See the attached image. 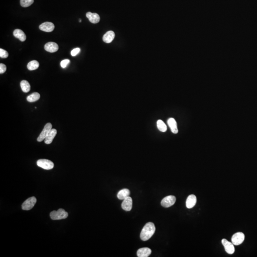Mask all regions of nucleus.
Wrapping results in <instances>:
<instances>
[{
    "label": "nucleus",
    "instance_id": "obj_1",
    "mask_svg": "<svg viewBox=\"0 0 257 257\" xmlns=\"http://www.w3.org/2000/svg\"><path fill=\"white\" fill-rule=\"evenodd\" d=\"M156 228L155 225L152 222H150L147 223L141 232V239L143 241L148 240L153 236L155 232Z\"/></svg>",
    "mask_w": 257,
    "mask_h": 257
},
{
    "label": "nucleus",
    "instance_id": "obj_2",
    "mask_svg": "<svg viewBox=\"0 0 257 257\" xmlns=\"http://www.w3.org/2000/svg\"><path fill=\"white\" fill-rule=\"evenodd\" d=\"M68 213L63 208H60L57 211H53L50 213V217L53 220H60L67 218Z\"/></svg>",
    "mask_w": 257,
    "mask_h": 257
},
{
    "label": "nucleus",
    "instance_id": "obj_3",
    "mask_svg": "<svg viewBox=\"0 0 257 257\" xmlns=\"http://www.w3.org/2000/svg\"><path fill=\"white\" fill-rule=\"evenodd\" d=\"M39 167L46 170L52 169L54 167V164L52 161L46 159H40L37 162Z\"/></svg>",
    "mask_w": 257,
    "mask_h": 257
},
{
    "label": "nucleus",
    "instance_id": "obj_4",
    "mask_svg": "<svg viewBox=\"0 0 257 257\" xmlns=\"http://www.w3.org/2000/svg\"><path fill=\"white\" fill-rule=\"evenodd\" d=\"M36 201H37V200L35 197H32L28 198L22 204L21 207L22 209L25 210V211L30 210L35 205Z\"/></svg>",
    "mask_w": 257,
    "mask_h": 257
},
{
    "label": "nucleus",
    "instance_id": "obj_5",
    "mask_svg": "<svg viewBox=\"0 0 257 257\" xmlns=\"http://www.w3.org/2000/svg\"><path fill=\"white\" fill-rule=\"evenodd\" d=\"M52 129V125L51 123H48L45 125L44 129L40 133L39 136L37 138V141L41 142L45 139L48 134H49L51 130Z\"/></svg>",
    "mask_w": 257,
    "mask_h": 257
},
{
    "label": "nucleus",
    "instance_id": "obj_6",
    "mask_svg": "<svg viewBox=\"0 0 257 257\" xmlns=\"http://www.w3.org/2000/svg\"><path fill=\"white\" fill-rule=\"evenodd\" d=\"M244 239V234L242 232H239L233 235L232 238V243L234 245H239L243 242Z\"/></svg>",
    "mask_w": 257,
    "mask_h": 257
},
{
    "label": "nucleus",
    "instance_id": "obj_7",
    "mask_svg": "<svg viewBox=\"0 0 257 257\" xmlns=\"http://www.w3.org/2000/svg\"><path fill=\"white\" fill-rule=\"evenodd\" d=\"M176 197L173 195H169L163 198L161 201V205L162 206L165 208H169L173 205L175 203Z\"/></svg>",
    "mask_w": 257,
    "mask_h": 257
},
{
    "label": "nucleus",
    "instance_id": "obj_8",
    "mask_svg": "<svg viewBox=\"0 0 257 257\" xmlns=\"http://www.w3.org/2000/svg\"><path fill=\"white\" fill-rule=\"evenodd\" d=\"M221 242L224 247L227 253L229 254H232L234 253L235 251V247H234V244L228 241L226 239H222Z\"/></svg>",
    "mask_w": 257,
    "mask_h": 257
},
{
    "label": "nucleus",
    "instance_id": "obj_9",
    "mask_svg": "<svg viewBox=\"0 0 257 257\" xmlns=\"http://www.w3.org/2000/svg\"><path fill=\"white\" fill-rule=\"evenodd\" d=\"M54 28L55 26L54 24L51 22H44L39 26L40 29L41 31L47 33L53 32L54 30Z\"/></svg>",
    "mask_w": 257,
    "mask_h": 257
},
{
    "label": "nucleus",
    "instance_id": "obj_10",
    "mask_svg": "<svg viewBox=\"0 0 257 257\" xmlns=\"http://www.w3.org/2000/svg\"><path fill=\"white\" fill-rule=\"evenodd\" d=\"M122 207L123 209L126 211H130L132 208V200L130 197L128 196L124 199L122 204Z\"/></svg>",
    "mask_w": 257,
    "mask_h": 257
},
{
    "label": "nucleus",
    "instance_id": "obj_11",
    "mask_svg": "<svg viewBox=\"0 0 257 257\" xmlns=\"http://www.w3.org/2000/svg\"><path fill=\"white\" fill-rule=\"evenodd\" d=\"M45 49L47 52L55 53L59 49V46L56 43L53 42H48L45 45Z\"/></svg>",
    "mask_w": 257,
    "mask_h": 257
},
{
    "label": "nucleus",
    "instance_id": "obj_12",
    "mask_svg": "<svg viewBox=\"0 0 257 257\" xmlns=\"http://www.w3.org/2000/svg\"><path fill=\"white\" fill-rule=\"evenodd\" d=\"M197 198L194 194L190 195L187 199L186 205L188 208H193L196 205Z\"/></svg>",
    "mask_w": 257,
    "mask_h": 257
},
{
    "label": "nucleus",
    "instance_id": "obj_13",
    "mask_svg": "<svg viewBox=\"0 0 257 257\" xmlns=\"http://www.w3.org/2000/svg\"><path fill=\"white\" fill-rule=\"evenodd\" d=\"M86 17L89 19V21L92 23H97L100 21V17L96 13H92L88 12L86 14Z\"/></svg>",
    "mask_w": 257,
    "mask_h": 257
},
{
    "label": "nucleus",
    "instance_id": "obj_14",
    "mask_svg": "<svg viewBox=\"0 0 257 257\" xmlns=\"http://www.w3.org/2000/svg\"><path fill=\"white\" fill-rule=\"evenodd\" d=\"M151 253V250L149 247H142L138 250L137 255L139 257H148Z\"/></svg>",
    "mask_w": 257,
    "mask_h": 257
},
{
    "label": "nucleus",
    "instance_id": "obj_15",
    "mask_svg": "<svg viewBox=\"0 0 257 257\" xmlns=\"http://www.w3.org/2000/svg\"><path fill=\"white\" fill-rule=\"evenodd\" d=\"M115 36V33L113 31H110L107 33L103 36V40L104 42L107 44H110L112 42Z\"/></svg>",
    "mask_w": 257,
    "mask_h": 257
},
{
    "label": "nucleus",
    "instance_id": "obj_16",
    "mask_svg": "<svg viewBox=\"0 0 257 257\" xmlns=\"http://www.w3.org/2000/svg\"><path fill=\"white\" fill-rule=\"evenodd\" d=\"M168 124L169 128H170L171 131L173 133L177 134L178 132V127H177V124L174 119L173 118H170L168 120Z\"/></svg>",
    "mask_w": 257,
    "mask_h": 257
},
{
    "label": "nucleus",
    "instance_id": "obj_17",
    "mask_svg": "<svg viewBox=\"0 0 257 257\" xmlns=\"http://www.w3.org/2000/svg\"><path fill=\"white\" fill-rule=\"evenodd\" d=\"M57 130L55 129H52L51 131L48 134L45 140V142L46 144H51V143L53 141L55 137L57 134Z\"/></svg>",
    "mask_w": 257,
    "mask_h": 257
},
{
    "label": "nucleus",
    "instance_id": "obj_18",
    "mask_svg": "<svg viewBox=\"0 0 257 257\" xmlns=\"http://www.w3.org/2000/svg\"><path fill=\"white\" fill-rule=\"evenodd\" d=\"M14 36L19 39L21 41H24L26 39V36L25 33L20 29H16L13 33Z\"/></svg>",
    "mask_w": 257,
    "mask_h": 257
},
{
    "label": "nucleus",
    "instance_id": "obj_19",
    "mask_svg": "<svg viewBox=\"0 0 257 257\" xmlns=\"http://www.w3.org/2000/svg\"><path fill=\"white\" fill-rule=\"evenodd\" d=\"M130 194V190L127 189H124L120 190L117 194V197L120 200H124L129 196Z\"/></svg>",
    "mask_w": 257,
    "mask_h": 257
},
{
    "label": "nucleus",
    "instance_id": "obj_20",
    "mask_svg": "<svg viewBox=\"0 0 257 257\" xmlns=\"http://www.w3.org/2000/svg\"><path fill=\"white\" fill-rule=\"evenodd\" d=\"M40 98V94L38 92H34L27 97V100L30 103L36 102Z\"/></svg>",
    "mask_w": 257,
    "mask_h": 257
},
{
    "label": "nucleus",
    "instance_id": "obj_21",
    "mask_svg": "<svg viewBox=\"0 0 257 257\" xmlns=\"http://www.w3.org/2000/svg\"><path fill=\"white\" fill-rule=\"evenodd\" d=\"M21 87L24 92H28L31 89V86L29 82L26 80H23L21 82Z\"/></svg>",
    "mask_w": 257,
    "mask_h": 257
},
{
    "label": "nucleus",
    "instance_id": "obj_22",
    "mask_svg": "<svg viewBox=\"0 0 257 257\" xmlns=\"http://www.w3.org/2000/svg\"><path fill=\"white\" fill-rule=\"evenodd\" d=\"M39 67V63L37 60H33L28 64L27 68L30 71H33L38 69Z\"/></svg>",
    "mask_w": 257,
    "mask_h": 257
},
{
    "label": "nucleus",
    "instance_id": "obj_23",
    "mask_svg": "<svg viewBox=\"0 0 257 257\" xmlns=\"http://www.w3.org/2000/svg\"><path fill=\"white\" fill-rule=\"evenodd\" d=\"M157 126L158 127V129L159 130L162 131V132H165V131L167 130V127L165 124V123L162 121V120H159L157 122Z\"/></svg>",
    "mask_w": 257,
    "mask_h": 257
},
{
    "label": "nucleus",
    "instance_id": "obj_24",
    "mask_svg": "<svg viewBox=\"0 0 257 257\" xmlns=\"http://www.w3.org/2000/svg\"><path fill=\"white\" fill-rule=\"evenodd\" d=\"M34 2V0H21V6L23 7H28Z\"/></svg>",
    "mask_w": 257,
    "mask_h": 257
},
{
    "label": "nucleus",
    "instance_id": "obj_25",
    "mask_svg": "<svg viewBox=\"0 0 257 257\" xmlns=\"http://www.w3.org/2000/svg\"><path fill=\"white\" fill-rule=\"evenodd\" d=\"M8 53L6 50L1 48L0 49V57L2 58H7L8 57Z\"/></svg>",
    "mask_w": 257,
    "mask_h": 257
},
{
    "label": "nucleus",
    "instance_id": "obj_26",
    "mask_svg": "<svg viewBox=\"0 0 257 257\" xmlns=\"http://www.w3.org/2000/svg\"><path fill=\"white\" fill-rule=\"evenodd\" d=\"M70 63V60L69 59H65L62 60L60 63V66L63 68H65Z\"/></svg>",
    "mask_w": 257,
    "mask_h": 257
},
{
    "label": "nucleus",
    "instance_id": "obj_27",
    "mask_svg": "<svg viewBox=\"0 0 257 257\" xmlns=\"http://www.w3.org/2000/svg\"><path fill=\"white\" fill-rule=\"evenodd\" d=\"M80 49L79 48H76L75 49H73L72 51L71 52V55L72 56H75L76 55H77L80 52Z\"/></svg>",
    "mask_w": 257,
    "mask_h": 257
},
{
    "label": "nucleus",
    "instance_id": "obj_28",
    "mask_svg": "<svg viewBox=\"0 0 257 257\" xmlns=\"http://www.w3.org/2000/svg\"><path fill=\"white\" fill-rule=\"evenodd\" d=\"M6 65L3 64H0V73L1 74H2L6 72Z\"/></svg>",
    "mask_w": 257,
    "mask_h": 257
},
{
    "label": "nucleus",
    "instance_id": "obj_29",
    "mask_svg": "<svg viewBox=\"0 0 257 257\" xmlns=\"http://www.w3.org/2000/svg\"><path fill=\"white\" fill-rule=\"evenodd\" d=\"M79 22H81V20H80V21H79Z\"/></svg>",
    "mask_w": 257,
    "mask_h": 257
}]
</instances>
